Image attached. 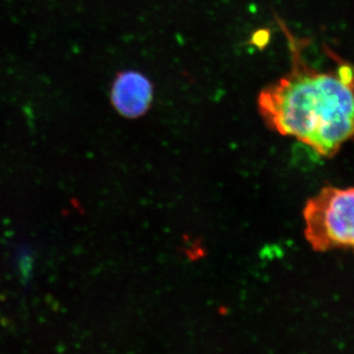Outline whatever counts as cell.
I'll list each match as a JSON object with an SVG mask.
<instances>
[{
    "label": "cell",
    "mask_w": 354,
    "mask_h": 354,
    "mask_svg": "<svg viewBox=\"0 0 354 354\" xmlns=\"http://www.w3.org/2000/svg\"><path fill=\"white\" fill-rule=\"evenodd\" d=\"M290 50V72L260 93L261 115L279 134L295 137L319 155L332 158L354 141V66H312L301 39L279 23Z\"/></svg>",
    "instance_id": "6da1fadb"
},
{
    "label": "cell",
    "mask_w": 354,
    "mask_h": 354,
    "mask_svg": "<svg viewBox=\"0 0 354 354\" xmlns=\"http://www.w3.org/2000/svg\"><path fill=\"white\" fill-rule=\"evenodd\" d=\"M305 237L317 252H354V187L327 186L305 206Z\"/></svg>",
    "instance_id": "7a4b0ae2"
},
{
    "label": "cell",
    "mask_w": 354,
    "mask_h": 354,
    "mask_svg": "<svg viewBox=\"0 0 354 354\" xmlns=\"http://www.w3.org/2000/svg\"><path fill=\"white\" fill-rule=\"evenodd\" d=\"M153 87L149 79L136 71L122 72L111 88V102L127 118L143 115L150 108Z\"/></svg>",
    "instance_id": "3957f363"
}]
</instances>
